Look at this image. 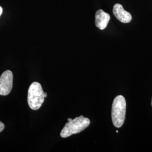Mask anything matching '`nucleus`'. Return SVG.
I'll return each instance as SVG.
<instances>
[{
  "label": "nucleus",
  "instance_id": "f257e3e1",
  "mask_svg": "<svg viewBox=\"0 0 152 152\" xmlns=\"http://www.w3.org/2000/svg\"><path fill=\"white\" fill-rule=\"evenodd\" d=\"M90 124V121L83 115L76 117L68 121L61 131L60 136L63 138L68 137L73 134H78L86 129Z\"/></svg>",
  "mask_w": 152,
  "mask_h": 152
},
{
  "label": "nucleus",
  "instance_id": "f03ea898",
  "mask_svg": "<svg viewBox=\"0 0 152 152\" xmlns=\"http://www.w3.org/2000/svg\"><path fill=\"white\" fill-rule=\"evenodd\" d=\"M126 102L122 95L116 96L112 108V120L115 127L120 128L124 125L126 117Z\"/></svg>",
  "mask_w": 152,
  "mask_h": 152
},
{
  "label": "nucleus",
  "instance_id": "7ed1b4c3",
  "mask_svg": "<svg viewBox=\"0 0 152 152\" xmlns=\"http://www.w3.org/2000/svg\"><path fill=\"white\" fill-rule=\"evenodd\" d=\"M44 92L39 83L34 82L30 85L28 92V103L33 110L41 108L45 100Z\"/></svg>",
  "mask_w": 152,
  "mask_h": 152
},
{
  "label": "nucleus",
  "instance_id": "20e7f679",
  "mask_svg": "<svg viewBox=\"0 0 152 152\" xmlns=\"http://www.w3.org/2000/svg\"><path fill=\"white\" fill-rule=\"evenodd\" d=\"M13 75L9 70L6 71L0 77V95L6 96L10 94L12 88Z\"/></svg>",
  "mask_w": 152,
  "mask_h": 152
},
{
  "label": "nucleus",
  "instance_id": "39448f33",
  "mask_svg": "<svg viewBox=\"0 0 152 152\" xmlns=\"http://www.w3.org/2000/svg\"><path fill=\"white\" fill-rule=\"evenodd\" d=\"M113 12L115 18L121 23H129L132 20V16L130 13L125 10L123 6L120 4L114 5Z\"/></svg>",
  "mask_w": 152,
  "mask_h": 152
},
{
  "label": "nucleus",
  "instance_id": "423d86ee",
  "mask_svg": "<svg viewBox=\"0 0 152 152\" xmlns=\"http://www.w3.org/2000/svg\"><path fill=\"white\" fill-rule=\"evenodd\" d=\"M110 15L100 9L96 12L95 14V25L97 27L103 30L107 27L110 20Z\"/></svg>",
  "mask_w": 152,
  "mask_h": 152
},
{
  "label": "nucleus",
  "instance_id": "0eeeda50",
  "mask_svg": "<svg viewBox=\"0 0 152 152\" xmlns=\"http://www.w3.org/2000/svg\"><path fill=\"white\" fill-rule=\"evenodd\" d=\"M4 128H5V125L2 122L0 121V132L4 130Z\"/></svg>",
  "mask_w": 152,
  "mask_h": 152
},
{
  "label": "nucleus",
  "instance_id": "6e6552de",
  "mask_svg": "<svg viewBox=\"0 0 152 152\" xmlns=\"http://www.w3.org/2000/svg\"><path fill=\"white\" fill-rule=\"evenodd\" d=\"M2 11H3V9H2V7L0 6V16L1 15V14H2Z\"/></svg>",
  "mask_w": 152,
  "mask_h": 152
},
{
  "label": "nucleus",
  "instance_id": "1a4fd4ad",
  "mask_svg": "<svg viewBox=\"0 0 152 152\" xmlns=\"http://www.w3.org/2000/svg\"><path fill=\"white\" fill-rule=\"evenodd\" d=\"M44 96H45V98H46L48 96L46 92H44Z\"/></svg>",
  "mask_w": 152,
  "mask_h": 152
},
{
  "label": "nucleus",
  "instance_id": "9d476101",
  "mask_svg": "<svg viewBox=\"0 0 152 152\" xmlns=\"http://www.w3.org/2000/svg\"><path fill=\"white\" fill-rule=\"evenodd\" d=\"M71 120H72V119H71V118H68V121H70Z\"/></svg>",
  "mask_w": 152,
  "mask_h": 152
},
{
  "label": "nucleus",
  "instance_id": "9b49d317",
  "mask_svg": "<svg viewBox=\"0 0 152 152\" xmlns=\"http://www.w3.org/2000/svg\"><path fill=\"white\" fill-rule=\"evenodd\" d=\"M116 132H117V133H118V130L116 131Z\"/></svg>",
  "mask_w": 152,
  "mask_h": 152
},
{
  "label": "nucleus",
  "instance_id": "f8f14e48",
  "mask_svg": "<svg viewBox=\"0 0 152 152\" xmlns=\"http://www.w3.org/2000/svg\"></svg>",
  "mask_w": 152,
  "mask_h": 152
}]
</instances>
